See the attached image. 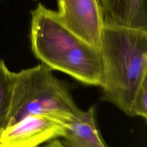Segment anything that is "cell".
Segmentation results:
<instances>
[{"label":"cell","mask_w":147,"mask_h":147,"mask_svg":"<svg viewBox=\"0 0 147 147\" xmlns=\"http://www.w3.org/2000/svg\"><path fill=\"white\" fill-rule=\"evenodd\" d=\"M104 24L147 31L146 0H100Z\"/></svg>","instance_id":"6"},{"label":"cell","mask_w":147,"mask_h":147,"mask_svg":"<svg viewBox=\"0 0 147 147\" xmlns=\"http://www.w3.org/2000/svg\"><path fill=\"white\" fill-rule=\"evenodd\" d=\"M63 139L64 147H107L97 126L93 106L81 110L72 120Z\"/></svg>","instance_id":"7"},{"label":"cell","mask_w":147,"mask_h":147,"mask_svg":"<svg viewBox=\"0 0 147 147\" xmlns=\"http://www.w3.org/2000/svg\"><path fill=\"white\" fill-rule=\"evenodd\" d=\"M71 121L51 114L28 115L0 132V147H37L63 138Z\"/></svg>","instance_id":"4"},{"label":"cell","mask_w":147,"mask_h":147,"mask_svg":"<svg viewBox=\"0 0 147 147\" xmlns=\"http://www.w3.org/2000/svg\"><path fill=\"white\" fill-rule=\"evenodd\" d=\"M57 16L71 32L100 49L104 26L100 0H57Z\"/></svg>","instance_id":"5"},{"label":"cell","mask_w":147,"mask_h":147,"mask_svg":"<svg viewBox=\"0 0 147 147\" xmlns=\"http://www.w3.org/2000/svg\"><path fill=\"white\" fill-rule=\"evenodd\" d=\"M41 147H64L62 141L57 138L51 140Z\"/></svg>","instance_id":"10"},{"label":"cell","mask_w":147,"mask_h":147,"mask_svg":"<svg viewBox=\"0 0 147 147\" xmlns=\"http://www.w3.org/2000/svg\"><path fill=\"white\" fill-rule=\"evenodd\" d=\"M14 83V72L0 59V132L7 125Z\"/></svg>","instance_id":"8"},{"label":"cell","mask_w":147,"mask_h":147,"mask_svg":"<svg viewBox=\"0 0 147 147\" xmlns=\"http://www.w3.org/2000/svg\"><path fill=\"white\" fill-rule=\"evenodd\" d=\"M32 52L52 70L64 72L87 85L100 87L103 64L100 49L67 29L56 11L39 3L31 11Z\"/></svg>","instance_id":"1"},{"label":"cell","mask_w":147,"mask_h":147,"mask_svg":"<svg viewBox=\"0 0 147 147\" xmlns=\"http://www.w3.org/2000/svg\"><path fill=\"white\" fill-rule=\"evenodd\" d=\"M52 71L42 63L14 72L7 126L32 114H51L71 121L79 114L81 110L76 105L68 88L54 75Z\"/></svg>","instance_id":"3"},{"label":"cell","mask_w":147,"mask_h":147,"mask_svg":"<svg viewBox=\"0 0 147 147\" xmlns=\"http://www.w3.org/2000/svg\"><path fill=\"white\" fill-rule=\"evenodd\" d=\"M130 116L147 117V79L144 81L133 100Z\"/></svg>","instance_id":"9"},{"label":"cell","mask_w":147,"mask_h":147,"mask_svg":"<svg viewBox=\"0 0 147 147\" xmlns=\"http://www.w3.org/2000/svg\"><path fill=\"white\" fill-rule=\"evenodd\" d=\"M100 51L103 98L130 116L135 96L147 79V31L104 24Z\"/></svg>","instance_id":"2"}]
</instances>
